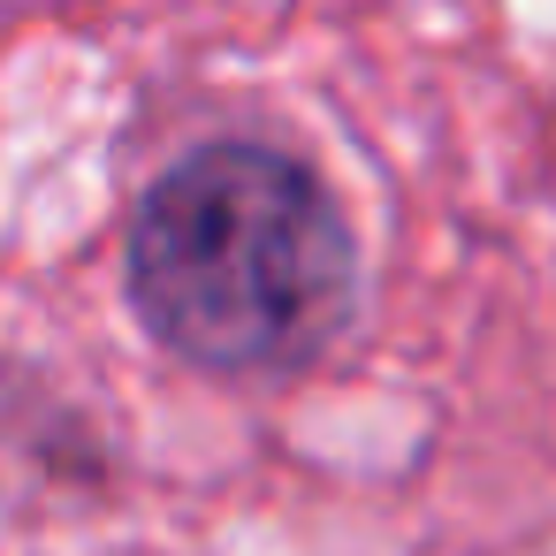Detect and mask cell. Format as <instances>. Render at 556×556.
<instances>
[{
	"label": "cell",
	"mask_w": 556,
	"mask_h": 556,
	"mask_svg": "<svg viewBox=\"0 0 556 556\" xmlns=\"http://www.w3.org/2000/svg\"><path fill=\"white\" fill-rule=\"evenodd\" d=\"M130 313L199 374H298L358 305V237L336 191L282 146L184 153L130 222Z\"/></svg>",
	"instance_id": "cell-1"
}]
</instances>
